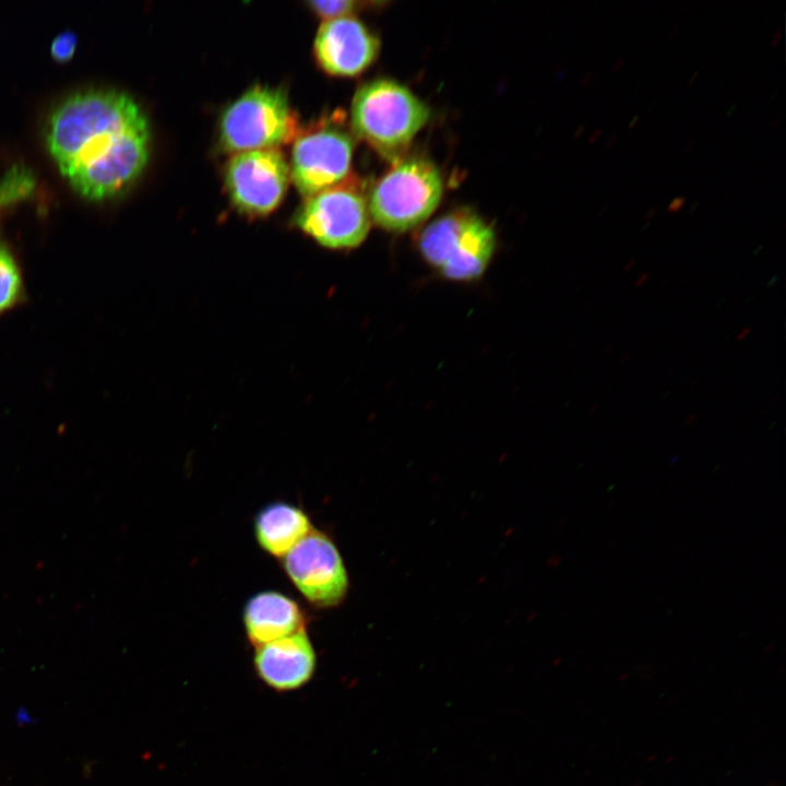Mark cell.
Here are the masks:
<instances>
[{
    "label": "cell",
    "instance_id": "obj_13",
    "mask_svg": "<svg viewBox=\"0 0 786 786\" xmlns=\"http://www.w3.org/2000/svg\"><path fill=\"white\" fill-rule=\"evenodd\" d=\"M254 536L267 553L283 558L313 528L305 511L287 502L263 507L254 517Z\"/></svg>",
    "mask_w": 786,
    "mask_h": 786
},
{
    "label": "cell",
    "instance_id": "obj_17",
    "mask_svg": "<svg viewBox=\"0 0 786 786\" xmlns=\"http://www.w3.org/2000/svg\"><path fill=\"white\" fill-rule=\"evenodd\" d=\"M688 199L686 196H676L672 199V201L667 206L668 213H678L687 203Z\"/></svg>",
    "mask_w": 786,
    "mask_h": 786
},
{
    "label": "cell",
    "instance_id": "obj_16",
    "mask_svg": "<svg viewBox=\"0 0 786 786\" xmlns=\"http://www.w3.org/2000/svg\"><path fill=\"white\" fill-rule=\"evenodd\" d=\"M76 48V36L71 32L59 34L51 43L50 51L53 59L68 61Z\"/></svg>",
    "mask_w": 786,
    "mask_h": 786
},
{
    "label": "cell",
    "instance_id": "obj_25",
    "mask_svg": "<svg viewBox=\"0 0 786 786\" xmlns=\"http://www.w3.org/2000/svg\"><path fill=\"white\" fill-rule=\"evenodd\" d=\"M700 74H701V71H700V70L694 71L693 74L689 78L687 84H688L689 86L693 85V83L696 81V79L700 76Z\"/></svg>",
    "mask_w": 786,
    "mask_h": 786
},
{
    "label": "cell",
    "instance_id": "obj_8",
    "mask_svg": "<svg viewBox=\"0 0 786 786\" xmlns=\"http://www.w3.org/2000/svg\"><path fill=\"white\" fill-rule=\"evenodd\" d=\"M283 569L299 593L318 608L340 605L349 582L337 547L324 533L312 529L282 560Z\"/></svg>",
    "mask_w": 786,
    "mask_h": 786
},
{
    "label": "cell",
    "instance_id": "obj_9",
    "mask_svg": "<svg viewBox=\"0 0 786 786\" xmlns=\"http://www.w3.org/2000/svg\"><path fill=\"white\" fill-rule=\"evenodd\" d=\"M289 166L277 148L236 153L228 162L225 183L236 209L249 216H264L282 202Z\"/></svg>",
    "mask_w": 786,
    "mask_h": 786
},
{
    "label": "cell",
    "instance_id": "obj_19",
    "mask_svg": "<svg viewBox=\"0 0 786 786\" xmlns=\"http://www.w3.org/2000/svg\"><path fill=\"white\" fill-rule=\"evenodd\" d=\"M781 37H782V27H779L778 29H776V31L774 32L773 36H772V39H771V47H772V48H775V47L777 46V43H778V40L781 39Z\"/></svg>",
    "mask_w": 786,
    "mask_h": 786
},
{
    "label": "cell",
    "instance_id": "obj_1",
    "mask_svg": "<svg viewBox=\"0 0 786 786\" xmlns=\"http://www.w3.org/2000/svg\"><path fill=\"white\" fill-rule=\"evenodd\" d=\"M47 146L81 195L104 200L127 190L144 170L150 129L129 95L90 90L71 95L55 109Z\"/></svg>",
    "mask_w": 786,
    "mask_h": 786
},
{
    "label": "cell",
    "instance_id": "obj_38",
    "mask_svg": "<svg viewBox=\"0 0 786 786\" xmlns=\"http://www.w3.org/2000/svg\"><path fill=\"white\" fill-rule=\"evenodd\" d=\"M608 207H609L608 205H605L604 207H602L597 217L600 218L607 212Z\"/></svg>",
    "mask_w": 786,
    "mask_h": 786
},
{
    "label": "cell",
    "instance_id": "obj_10",
    "mask_svg": "<svg viewBox=\"0 0 786 786\" xmlns=\"http://www.w3.org/2000/svg\"><path fill=\"white\" fill-rule=\"evenodd\" d=\"M379 48L378 37L353 16L324 21L314 39L318 63L336 76L360 74L374 61Z\"/></svg>",
    "mask_w": 786,
    "mask_h": 786
},
{
    "label": "cell",
    "instance_id": "obj_32",
    "mask_svg": "<svg viewBox=\"0 0 786 786\" xmlns=\"http://www.w3.org/2000/svg\"><path fill=\"white\" fill-rule=\"evenodd\" d=\"M635 261H636L635 258L631 259V260L626 264L623 271H624L626 273L629 272V271L632 269V266L635 264Z\"/></svg>",
    "mask_w": 786,
    "mask_h": 786
},
{
    "label": "cell",
    "instance_id": "obj_41",
    "mask_svg": "<svg viewBox=\"0 0 786 786\" xmlns=\"http://www.w3.org/2000/svg\"><path fill=\"white\" fill-rule=\"evenodd\" d=\"M629 357H630V354L624 355L623 359L620 361V365H623L628 360Z\"/></svg>",
    "mask_w": 786,
    "mask_h": 786
},
{
    "label": "cell",
    "instance_id": "obj_22",
    "mask_svg": "<svg viewBox=\"0 0 786 786\" xmlns=\"http://www.w3.org/2000/svg\"><path fill=\"white\" fill-rule=\"evenodd\" d=\"M783 117H784L783 114H777V115L772 119V121H771V123H770V129H771V130L775 129V128L777 127V124L781 122V120L783 119Z\"/></svg>",
    "mask_w": 786,
    "mask_h": 786
},
{
    "label": "cell",
    "instance_id": "obj_26",
    "mask_svg": "<svg viewBox=\"0 0 786 786\" xmlns=\"http://www.w3.org/2000/svg\"><path fill=\"white\" fill-rule=\"evenodd\" d=\"M617 139H618V134L611 135V136L607 140V142H606V144H605V148H606V150L611 148V146L614 145V143L616 142Z\"/></svg>",
    "mask_w": 786,
    "mask_h": 786
},
{
    "label": "cell",
    "instance_id": "obj_42",
    "mask_svg": "<svg viewBox=\"0 0 786 786\" xmlns=\"http://www.w3.org/2000/svg\"><path fill=\"white\" fill-rule=\"evenodd\" d=\"M659 4H660V2H655V3L652 5V12L656 11V10H657V7H658Z\"/></svg>",
    "mask_w": 786,
    "mask_h": 786
},
{
    "label": "cell",
    "instance_id": "obj_14",
    "mask_svg": "<svg viewBox=\"0 0 786 786\" xmlns=\"http://www.w3.org/2000/svg\"><path fill=\"white\" fill-rule=\"evenodd\" d=\"M24 285L19 263L10 250L0 243V314L23 298Z\"/></svg>",
    "mask_w": 786,
    "mask_h": 786
},
{
    "label": "cell",
    "instance_id": "obj_37",
    "mask_svg": "<svg viewBox=\"0 0 786 786\" xmlns=\"http://www.w3.org/2000/svg\"><path fill=\"white\" fill-rule=\"evenodd\" d=\"M656 104H657V100H656V99L653 100V102L651 103V105L643 111V114L648 112L650 110H652V109L655 107Z\"/></svg>",
    "mask_w": 786,
    "mask_h": 786
},
{
    "label": "cell",
    "instance_id": "obj_33",
    "mask_svg": "<svg viewBox=\"0 0 786 786\" xmlns=\"http://www.w3.org/2000/svg\"><path fill=\"white\" fill-rule=\"evenodd\" d=\"M679 27H680L679 23L674 24L671 31L668 34V39H670L676 34V32L679 29Z\"/></svg>",
    "mask_w": 786,
    "mask_h": 786
},
{
    "label": "cell",
    "instance_id": "obj_35",
    "mask_svg": "<svg viewBox=\"0 0 786 786\" xmlns=\"http://www.w3.org/2000/svg\"><path fill=\"white\" fill-rule=\"evenodd\" d=\"M778 93H779V88H775V90L773 91V93L771 94V97L769 98V102L774 100V99L776 98V96L778 95Z\"/></svg>",
    "mask_w": 786,
    "mask_h": 786
},
{
    "label": "cell",
    "instance_id": "obj_39",
    "mask_svg": "<svg viewBox=\"0 0 786 786\" xmlns=\"http://www.w3.org/2000/svg\"><path fill=\"white\" fill-rule=\"evenodd\" d=\"M598 406H599V403H596L595 405H593V406L590 408V414L595 413L596 409L598 408Z\"/></svg>",
    "mask_w": 786,
    "mask_h": 786
},
{
    "label": "cell",
    "instance_id": "obj_11",
    "mask_svg": "<svg viewBox=\"0 0 786 786\" xmlns=\"http://www.w3.org/2000/svg\"><path fill=\"white\" fill-rule=\"evenodd\" d=\"M253 660L261 680L278 691L302 687L315 669V653L305 629L257 646Z\"/></svg>",
    "mask_w": 786,
    "mask_h": 786
},
{
    "label": "cell",
    "instance_id": "obj_20",
    "mask_svg": "<svg viewBox=\"0 0 786 786\" xmlns=\"http://www.w3.org/2000/svg\"><path fill=\"white\" fill-rule=\"evenodd\" d=\"M648 277H650V273H648V272H643V273H641L640 276H639V277L636 278V281H635V286H636V287L642 286V285L648 279Z\"/></svg>",
    "mask_w": 786,
    "mask_h": 786
},
{
    "label": "cell",
    "instance_id": "obj_21",
    "mask_svg": "<svg viewBox=\"0 0 786 786\" xmlns=\"http://www.w3.org/2000/svg\"><path fill=\"white\" fill-rule=\"evenodd\" d=\"M602 132H603V129H602V128H597V129L593 132V134L590 136V139H588V144H590V145L594 144V143L597 141V139L599 138V135L602 134Z\"/></svg>",
    "mask_w": 786,
    "mask_h": 786
},
{
    "label": "cell",
    "instance_id": "obj_43",
    "mask_svg": "<svg viewBox=\"0 0 786 786\" xmlns=\"http://www.w3.org/2000/svg\"><path fill=\"white\" fill-rule=\"evenodd\" d=\"M641 85H642V81H640L639 83L635 84L633 92L635 93L640 88Z\"/></svg>",
    "mask_w": 786,
    "mask_h": 786
},
{
    "label": "cell",
    "instance_id": "obj_24",
    "mask_svg": "<svg viewBox=\"0 0 786 786\" xmlns=\"http://www.w3.org/2000/svg\"><path fill=\"white\" fill-rule=\"evenodd\" d=\"M641 115H634L628 124V130H632L640 121Z\"/></svg>",
    "mask_w": 786,
    "mask_h": 786
},
{
    "label": "cell",
    "instance_id": "obj_7",
    "mask_svg": "<svg viewBox=\"0 0 786 786\" xmlns=\"http://www.w3.org/2000/svg\"><path fill=\"white\" fill-rule=\"evenodd\" d=\"M294 140L289 170L301 195L309 198L347 177L354 143L338 121L322 119Z\"/></svg>",
    "mask_w": 786,
    "mask_h": 786
},
{
    "label": "cell",
    "instance_id": "obj_44",
    "mask_svg": "<svg viewBox=\"0 0 786 786\" xmlns=\"http://www.w3.org/2000/svg\"><path fill=\"white\" fill-rule=\"evenodd\" d=\"M624 37H626V33H622V34H621V37H619L617 44H620V43L623 40Z\"/></svg>",
    "mask_w": 786,
    "mask_h": 786
},
{
    "label": "cell",
    "instance_id": "obj_3",
    "mask_svg": "<svg viewBox=\"0 0 786 786\" xmlns=\"http://www.w3.org/2000/svg\"><path fill=\"white\" fill-rule=\"evenodd\" d=\"M418 246L424 259L443 277L471 282L487 270L496 235L479 215L461 209L431 222L421 231Z\"/></svg>",
    "mask_w": 786,
    "mask_h": 786
},
{
    "label": "cell",
    "instance_id": "obj_34",
    "mask_svg": "<svg viewBox=\"0 0 786 786\" xmlns=\"http://www.w3.org/2000/svg\"><path fill=\"white\" fill-rule=\"evenodd\" d=\"M737 104L731 105L726 111V118H729L736 110Z\"/></svg>",
    "mask_w": 786,
    "mask_h": 786
},
{
    "label": "cell",
    "instance_id": "obj_27",
    "mask_svg": "<svg viewBox=\"0 0 786 786\" xmlns=\"http://www.w3.org/2000/svg\"><path fill=\"white\" fill-rule=\"evenodd\" d=\"M585 129H586V126H585V124H580L579 128L576 129V131L574 132L573 138H574V139H579V138L583 134V132L585 131Z\"/></svg>",
    "mask_w": 786,
    "mask_h": 786
},
{
    "label": "cell",
    "instance_id": "obj_31",
    "mask_svg": "<svg viewBox=\"0 0 786 786\" xmlns=\"http://www.w3.org/2000/svg\"><path fill=\"white\" fill-rule=\"evenodd\" d=\"M750 331H751V329H750L749 326L746 327V329H745L742 332H740V334L737 336V340H738V341L743 340V338L750 333Z\"/></svg>",
    "mask_w": 786,
    "mask_h": 786
},
{
    "label": "cell",
    "instance_id": "obj_2",
    "mask_svg": "<svg viewBox=\"0 0 786 786\" xmlns=\"http://www.w3.org/2000/svg\"><path fill=\"white\" fill-rule=\"evenodd\" d=\"M428 119L426 104L406 86L389 79L361 85L350 108L355 134L393 163L401 159Z\"/></svg>",
    "mask_w": 786,
    "mask_h": 786
},
{
    "label": "cell",
    "instance_id": "obj_15",
    "mask_svg": "<svg viewBox=\"0 0 786 786\" xmlns=\"http://www.w3.org/2000/svg\"><path fill=\"white\" fill-rule=\"evenodd\" d=\"M366 2H358L352 0H338V1H310V8L321 17L326 20L352 16V14L359 10L360 7L366 5Z\"/></svg>",
    "mask_w": 786,
    "mask_h": 786
},
{
    "label": "cell",
    "instance_id": "obj_40",
    "mask_svg": "<svg viewBox=\"0 0 786 786\" xmlns=\"http://www.w3.org/2000/svg\"><path fill=\"white\" fill-rule=\"evenodd\" d=\"M741 74H742V71H739V72L737 73L735 80L731 81V85L736 84V82L738 81V79L740 78Z\"/></svg>",
    "mask_w": 786,
    "mask_h": 786
},
{
    "label": "cell",
    "instance_id": "obj_5",
    "mask_svg": "<svg viewBox=\"0 0 786 786\" xmlns=\"http://www.w3.org/2000/svg\"><path fill=\"white\" fill-rule=\"evenodd\" d=\"M299 132L297 115L281 88L258 85L223 112L219 142L229 153L277 148Z\"/></svg>",
    "mask_w": 786,
    "mask_h": 786
},
{
    "label": "cell",
    "instance_id": "obj_6",
    "mask_svg": "<svg viewBox=\"0 0 786 786\" xmlns=\"http://www.w3.org/2000/svg\"><path fill=\"white\" fill-rule=\"evenodd\" d=\"M296 226L330 249H352L368 236L371 217L361 183L346 177L340 183L320 191L299 207Z\"/></svg>",
    "mask_w": 786,
    "mask_h": 786
},
{
    "label": "cell",
    "instance_id": "obj_28",
    "mask_svg": "<svg viewBox=\"0 0 786 786\" xmlns=\"http://www.w3.org/2000/svg\"><path fill=\"white\" fill-rule=\"evenodd\" d=\"M695 142H696V139H695V138H692V139L684 145L682 152H683V153H688V152L692 148V146L695 144Z\"/></svg>",
    "mask_w": 786,
    "mask_h": 786
},
{
    "label": "cell",
    "instance_id": "obj_23",
    "mask_svg": "<svg viewBox=\"0 0 786 786\" xmlns=\"http://www.w3.org/2000/svg\"><path fill=\"white\" fill-rule=\"evenodd\" d=\"M656 213H657V207L653 206L644 214L643 218L645 221L650 222V219H652L656 215Z\"/></svg>",
    "mask_w": 786,
    "mask_h": 786
},
{
    "label": "cell",
    "instance_id": "obj_4",
    "mask_svg": "<svg viewBox=\"0 0 786 786\" xmlns=\"http://www.w3.org/2000/svg\"><path fill=\"white\" fill-rule=\"evenodd\" d=\"M443 186L436 166L421 157L401 158L371 190V219L381 228L404 233L422 224L434 212Z\"/></svg>",
    "mask_w": 786,
    "mask_h": 786
},
{
    "label": "cell",
    "instance_id": "obj_30",
    "mask_svg": "<svg viewBox=\"0 0 786 786\" xmlns=\"http://www.w3.org/2000/svg\"><path fill=\"white\" fill-rule=\"evenodd\" d=\"M623 61H624V57H620L617 60V62L615 63V66L612 67V72H617L620 69V67L623 64Z\"/></svg>",
    "mask_w": 786,
    "mask_h": 786
},
{
    "label": "cell",
    "instance_id": "obj_12",
    "mask_svg": "<svg viewBox=\"0 0 786 786\" xmlns=\"http://www.w3.org/2000/svg\"><path fill=\"white\" fill-rule=\"evenodd\" d=\"M243 623L249 641L260 646L305 629L306 617L293 598L264 591L247 600Z\"/></svg>",
    "mask_w": 786,
    "mask_h": 786
},
{
    "label": "cell",
    "instance_id": "obj_36",
    "mask_svg": "<svg viewBox=\"0 0 786 786\" xmlns=\"http://www.w3.org/2000/svg\"><path fill=\"white\" fill-rule=\"evenodd\" d=\"M696 417H698L696 414L691 415V416L686 420L684 424H686V425L692 424V422L695 420Z\"/></svg>",
    "mask_w": 786,
    "mask_h": 786
},
{
    "label": "cell",
    "instance_id": "obj_46",
    "mask_svg": "<svg viewBox=\"0 0 786 786\" xmlns=\"http://www.w3.org/2000/svg\"><path fill=\"white\" fill-rule=\"evenodd\" d=\"M668 282H669V279L667 278V279L665 281V283H663V285L660 286V289H663V288L667 285Z\"/></svg>",
    "mask_w": 786,
    "mask_h": 786
},
{
    "label": "cell",
    "instance_id": "obj_45",
    "mask_svg": "<svg viewBox=\"0 0 786 786\" xmlns=\"http://www.w3.org/2000/svg\"><path fill=\"white\" fill-rule=\"evenodd\" d=\"M650 224H651V222H647V223L643 226V228L641 229V231H644V230L650 226Z\"/></svg>",
    "mask_w": 786,
    "mask_h": 786
},
{
    "label": "cell",
    "instance_id": "obj_29",
    "mask_svg": "<svg viewBox=\"0 0 786 786\" xmlns=\"http://www.w3.org/2000/svg\"><path fill=\"white\" fill-rule=\"evenodd\" d=\"M700 204H701L700 200L694 201L692 203V205L689 207L688 213L693 214L699 209Z\"/></svg>",
    "mask_w": 786,
    "mask_h": 786
},
{
    "label": "cell",
    "instance_id": "obj_18",
    "mask_svg": "<svg viewBox=\"0 0 786 786\" xmlns=\"http://www.w3.org/2000/svg\"><path fill=\"white\" fill-rule=\"evenodd\" d=\"M593 78H594V72L591 70L586 71L580 81V85L587 86Z\"/></svg>",
    "mask_w": 786,
    "mask_h": 786
}]
</instances>
